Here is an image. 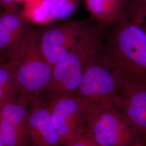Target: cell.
<instances>
[{"mask_svg":"<svg viewBox=\"0 0 146 146\" xmlns=\"http://www.w3.org/2000/svg\"><path fill=\"white\" fill-rule=\"evenodd\" d=\"M0 146H4L3 141H2V137H1V134H0Z\"/></svg>","mask_w":146,"mask_h":146,"instance_id":"44dd1931","label":"cell"},{"mask_svg":"<svg viewBox=\"0 0 146 146\" xmlns=\"http://www.w3.org/2000/svg\"><path fill=\"white\" fill-rule=\"evenodd\" d=\"M14 75L8 63H0V104L19 94Z\"/></svg>","mask_w":146,"mask_h":146,"instance_id":"4fadbf2b","label":"cell"},{"mask_svg":"<svg viewBox=\"0 0 146 146\" xmlns=\"http://www.w3.org/2000/svg\"><path fill=\"white\" fill-rule=\"evenodd\" d=\"M80 0H50V16L52 21L66 20L76 11Z\"/></svg>","mask_w":146,"mask_h":146,"instance_id":"5bb4252c","label":"cell"},{"mask_svg":"<svg viewBox=\"0 0 146 146\" xmlns=\"http://www.w3.org/2000/svg\"><path fill=\"white\" fill-rule=\"evenodd\" d=\"M29 27L21 13L5 10L0 13V55L8 56Z\"/></svg>","mask_w":146,"mask_h":146,"instance_id":"8fae6325","label":"cell"},{"mask_svg":"<svg viewBox=\"0 0 146 146\" xmlns=\"http://www.w3.org/2000/svg\"><path fill=\"white\" fill-rule=\"evenodd\" d=\"M102 49L123 82L146 84V35L125 13L108 27Z\"/></svg>","mask_w":146,"mask_h":146,"instance_id":"6da1fadb","label":"cell"},{"mask_svg":"<svg viewBox=\"0 0 146 146\" xmlns=\"http://www.w3.org/2000/svg\"><path fill=\"white\" fill-rule=\"evenodd\" d=\"M138 132L140 134L141 141L146 145V129L138 131Z\"/></svg>","mask_w":146,"mask_h":146,"instance_id":"d6986e66","label":"cell"},{"mask_svg":"<svg viewBox=\"0 0 146 146\" xmlns=\"http://www.w3.org/2000/svg\"><path fill=\"white\" fill-rule=\"evenodd\" d=\"M0 8H3L5 11H16V0H0Z\"/></svg>","mask_w":146,"mask_h":146,"instance_id":"e0dca14e","label":"cell"},{"mask_svg":"<svg viewBox=\"0 0 146 146\" xmlns=\"http://www.w3.org/2000/svg\"><path fill=\"white\" fill-rule=\"evenodd\" d=\"M117 109L139 131L146 129V84L123 82Z\"/></svg>","mask_w":146,"mask_h":146,"instance_id":"30bf717a","label":"cell"},{"mask_svg":"<svg viewBox=\"0 0 146 146\" xmlns=\"http://www.w3.org/2000/svg\"><path fill=\"white\" fill-rule=\"evenodd\" d=\"M61 146L86 134L89 110L76 95L45 100Z\"/></svg>","mask_w":146,"mask_h":146,"instance_id":"8992f818","label":"cell"},{"mask_svg":"<svg viewBox=\"0 0 146 146\" xmlns=\"http://www.w3.org/2000/svg\"><path fill=\"white\" fill-rule=\"evenodd\" d=\"M8 57L19 93L41 94L50 82L52 67L43 54L38 34L29 27Z\"/></svg>","mask_w":146,"mask_h":146,"instance_id":"3957f363","label":"cell"},{"mask_svg":"<svg viewBox=\"0 0 146 146\" xmlns=\"http://www.w3.org/2000/svg\"><path fill=\"white\" fill-rule=\"evenodd\" d=\"M131 6L136 7L146 11V0H135Z\"/></svg>","mask_w":146,"mask_h":146,"instance_id":"ac0fdd59","label":"cell"},{"mask_svg":"<svg viewBox=\"0 0 146 146\" xmlns=\"http://www.w3.org/2000/svg\"><path fill=\"white\" fill-rule=\"evenodd\" d=\"M94 21L91 18L65 21L48 27L39 35L43 54L52 68L76 45Z\"/></svg>","mask_w":146,"mask_h":146,"instance_id":"52a82bcc","label":"cell"},{"mask_svg":"<svg viewBox=\"0 0 146 146\" xmlns=\"http://www.w3.org/2000/svg\"><path fill=\"white\" fill-rule=\"evenodd\" d=\"M122 78L102 47L86 64L76 95L89 110L117 108Z\"/></svg>","mask_w":146,"mask_h":146,"instance_id":"277c9868","label":"cell"},{"mask_svg":"<svg viewBox=\"0 0 146 146\" xmlns=\"http://www.w3.org/2000/svg\"><path fill=\"white\" fill-rule=\"evenodd\" d=\"M31 97L16 95L0 104V134L5 146H29L28 119Z\"/></svg>","mask_w":146,"mask_h":146,"instance_id":"ba28073f","label":"cell"},{"mask_svg":"<svg viewBox=\"0 0 146 146\" xmlns=\"http://www.w3.org/2000/svg\"><path fill=\"white\" fill-rule=\"evenodd\" d=\"M146 146L145 144H144L142 141H140L138 142L137 143H136L134 146Z\"/></svg>","mask_w":146,"mask_h":146,"instance_id":"ffe728a7","label":"cell"},{"mask_svg":"<svg viewBox=\"0 0 146 146\" xmlns=\"http://www.w3.org/2000/svg\"><path fill=\"white\" fill-rule=\"evenodd\" d=\"M86 135L96 146H133L140 134L116 108L89 110Z\"/></svg>","mask_w":146,"mask_h":146,"instance_id":"5b68a950","label":"cell"},{"mask_svg":"<svg viewBox=\"0 0 146 146\" xmlns=\"http://www.w3.org/2000/svg\"><path fill=\"white\" fill-rule=\"evenodd\" d=\"M64 146H96L86 134L70 142Z\"/></svg>","mask_w":146,"mask_h":146,"instance_id":"2e32d148","label":"cell"},{"mask_svg":"<svg viewBox=\"0 0 146 146\" xmlns=\"http://www.w3.org/2000/svg\"><path fill=\"white\" fill-rule=\"evenodd\" d=\"M125 13L131 21L140 28L146 35V11L141 8L128 6Z\"/></svg>","mask_w":146,"mask_h":146,"instance_id":"9a60e30c","label":"cell"},{"mask_svg":"<svg viewBox=\"0 0 146 146\" xmlns=\"http://www.w3.org/2000/svg\"><path fill=\"white\" fill-rule=\"evenodd\" d=\"M84 5L95 21L110 25L125 13L126 0H84Z\"/></svg>","mask_w":146,"mask_h":146,"instance_id":"7c38bea8","label":"cell"},{"mask_svg":"<svg viewBox=\"0 0 146 146\" xmlns=\"http://www.w3.org/2000/svg\"><path fill=\"white\" fill-rule=\"evenodd\" d=\"M28 129L29 146H62L47 101L40 94L31 97Z\"/></svg>","mask_w":146,"mask_h":146,"instance_id":"9c48e42d","label":"cell"},{"mask_svg":"<svg viewBox=\"0 0 146 146\" xmlns=\"http://www.w3.org/2000/svg\"><path fill=\"white\" fill-rule=\"evenodd\" d=\"M110 25L94 21L76 45L52 66L50 82L41 93L45 95L44 99L62 95H76L85 67L94 54L102 47Z\"/></svg>","mask_w":146,"mask_h":146,"instance_id":"7a4b0ae2","label":"cell"}]
</instances>
